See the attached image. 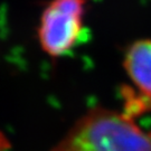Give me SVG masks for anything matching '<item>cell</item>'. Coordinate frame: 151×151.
<instances>
[{"instance_id":"2","label":"cell","mask_w":151,"mask_h":151,"mask_svg":"<svg viewBox=\"0 0 151 151\" xmlns=\"http://www.w3.org/2000/svg\"><path fill=\"white\" fill-rule=\"evenodd\" d=\"M84 0H52L44 10L38 30L45 53L60 57L75 47L83 30Z\"/></svg>"},{"instance_id":"3","label":"cell","mask_w":151,"mask_h":151,"mask_svg":"<svg viewBox=\"0 0 151 151\" xmlns=\"http://www.w3.org/2000/svg\"><path fill=\"white\" fill-rule=\"evenodd\" d=\"M123 66L133 87L131 97L141 114L151 111V39L133 43L124 55Z\"/></svg>"},{"instance_id":"1","label":"cell","mask_w":151,"mask_h":151,"mask_svg":"<svg viewBox=\"0 0 151 151\" xmlns=\"http://www.w3.org/2000/svg\"><path fill=\"white\" fill-rule=\"evenodd\" d=\"M50 151H151V131L141 129L124 112L95 106Z\"/></svg>"}]
</instances>
